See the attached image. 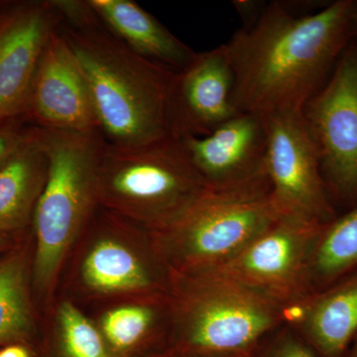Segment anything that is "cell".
I'll return each instance as SVG.
<instances>
[{
  "mask_svg": "<svg viewBox=\"0 0 357 357\" xmlns=\"http://www.w3.org/2000/svg\"><path fill=\"white\" fill-rule=\"evenodd\" d=\"M354 0L299 13L273 2L222 44L234 73L237 112L266 116L302 112L325 86L354 38Z\"/></svg>",
  "mask_w": 357,
  "mask_h": 357,
  "instance_id": "obj_1",
  "label": "cell"
},
{
  "mask_svg": "<svg viewBox=\"0 0 357 357\" xmlns=\"http://www.w3.org/2000/svg\"><path fill=\"white\" fill-rule=\"evenodd\" d=\"M61 30L83 72L98 131L109 145L137 146L170 134L168 98L176 70L141 57L102 29L88 2H55Z\"/></svg>",
  "mask_w": 357,
  "mask_h": 357,
  "instance_id": "obj_2",
  "label": "cell"
},
{
  "mask_svg": "<svg viewBox=\"0 0 357 357\" xmlns=\"http://www.w3.org/2000/svg\"><path fill=\"white\" fill-rule=\"evenodd\" d=\"M267 174L229 185H208L162 230L182 273L225 264L280 218Z\"/></svg>",
  "mask_w": 357,
  "mask_h": 357,
  "instance_id": "obj_3",
  "label": "cell"
},
{
  "mask_svg": "<svg viewBox=\"0 0 357 357\" xmlns=\"http://www.w3.org/2000/svg\"><path fill=\"white\" fill-rule=\"evenodd\" d=\"M48 162L34 210L37 237L35 278L46 287L98 194V166L105 141L100 132L31 129Z\"/></svg>",
  "mask_w": 357,
  "mask_h": 357,
  "instance_id": "obj_4",
  "label": "cell"
},
{
  "mask_svg": "<svg viewBox=\"0 0 357 357\" xmlns=\"http://www.w3.org/2000/svg\"><path fill=\"white\" fill-rule=\"evenodd\" d=\"M177 323L185 347L203 357L255 354L285 325V309L215 270L183 273Z\"/></svg>",
  "mask_w": 357,
  "mask_h": 357,
  "instance_id": "obj_5",
  "label": "cell"
},
{
  "mask_svg": "<svg viewBox=\"0 0 357 357\" xmlns=\"http://www.w3.org/2000/svg\"><path fill=\"white\" fill-rule=\"evenodd\" d=\"M182 140L173 134L146 144L103 147L98 194L166 227L206 188Z\"/></svg>",
  "mask_w": 357,
  "mask_h": 357,
  "instance_id": "obj_6",
  "label": "cell"
},
{
  "mask_svg": "<svg viewBox=\"0 0 357 357\" xmlns=\"http://www.w3.org/2000/svg\"><path fill=\"white\" fill-rule=\"evenodd\" d=\"M335 208L357 203V39L302 110Z\"/></svg>",
  "mask_w": 357,
  "mask_h": 357,
  "instance_id": "obj_7",
  "label": "cell"
},
{
  "mask_svg": "<svg viewBox=\"0 0 357 357\" xmlns=\"http://www.w3.org/2000/svg\"><path fill=\"white\" fill-rule=\"evenodd\" d=\"M324 227L298 218L280 217L238 255L211 270L287 310L312 295L310 265Z\"/></svg>",
  "mask_w": 357,
  "mask_h": 357,
  "instance_id": "obj_8",
  "label": "cell"
},
{
  "mask_svg": "<svg viewBox=\"0 0 357 357\" xmlns=\"http://www.w3.org/2000/svg\"><path fill=\"white\" fill-rule=\"evenodd\" d=\"M267 132L266 170L281 217L326 225L338 213L326 191L316 147L302 112L262 116Z\"/></svg>",
  "mask_w": 357,
  "mask_h": 357,
  "instance_id": "obj_9",
  "label": "cell"
},
{
  "mask_svg": "<svg viewBox=\"0 0 357 357\" xmlns=\"http://www.w3.org/2000/svg\"><path fill=\"white\" fill-rule=\"evenodd\" d=\"M234 73L223 45L197 53L175 73L168 98L169 130L177 137L208 135L239 114L232 103Z\"/></svg>",
  "mask_w": 357,
  "mask_h": 357,
  "instance_id": "obj_10",
  "label": "cell"
},
{
  "mask_svg": "<svg viewBox=\"0 0 357 357\" xmlns=\"http://www.w3.org/2000/svg\"><path fill=\"white\" fill-rule=\"evenodd\" d=\"M53 3L24 4L0 20V126L26 112L47 42L58 27Z\"/></svg>",
  "mask_w": 357,
  "mask_h": 357,
  "instance_id": "obj_11",
  "label": "cell"
},
{
  "mask_svg": "<svg viewBox=\"0 0 357 357\" xmlns=\"http://www.w3.org/2000/svg\"><path fill=\"white\" fill-rule=\"evenodd\" d=\"M27 110L38 128L100 132L86 79L58 27L42 54Z\"/></svg>",
  "mask_w": 357,
  "mask_h": 357,
  "instance_id": "obj_12",
  "label": "cell"
},
{
  "mask_svg": "<svg viewBox=\"0 0 357 357\" xmlns=\"http://www.w3.org/2000/svg\"><path fill=\"white\" fill-rule=\"evenodd\" d=\"M181 140L206 185L241 184L266 173L267 132L259 115L239 112L208 135Z\"/></svg>",
  "mask_w": 357,
  "mask_h": 357,
  "instance_id": "obj_13",
  "label": "cell"
},
{
  "mask_svg": "<svg viewBox=\"0 0 357 357\" xmlns=\"http://www.w3.org/2000/svg\"><path fill=\"white\" fill-rule=\"evenodd\" d=\"M285 325L321 357H344L357 338V271L285 310Z\"/></svg>",
  "mask_w": 357,
  "mask_h": 357,
  "instance_id": "obj_14",
  "label": "cell"
},
{
  "mask_svg": "<svg viewBox=\"0 0 357 357\" xmlns=\"http://www.w3.org/2000/svg\"><path fill=\"white\" fill-rule=\"evenodd\" d=\"M88 4L107 29L141 57L178 72L196 56L136 2L89 0Z\"/></svg>",
  "mask_w": 357,
  "mask_h": 357,
  "instance_id": "obj_15",
  "label": "cell"
},
{
  "mask_svg": "<svg viewBox=\"0 0 357 357\" xmlns=\"http://www.w3.org/2000/svg\"><path fill=\"white\" fill-rule=\"evenodd\" d=\"M47 169L46 155L29 130L24 144L0 167V232L27 222L43 189Z\"/></svg>",
  "mask_w": 357,
  "mask_h": 357,
  "instance_id": "obj_16",
  "label": "cell"
},
{
  "mask_svg": "<svg viewBox=\"0 0 357 357\" xmlns=\"http://www.w3.org/2000/svg\"><path fill=\"white\" fill-rule=\"evenodd\" d=\"M357 271V203L319 232L310 265L312 294Z\"/></svg>",
  "mask_w": 357,
  "mask_h": 357,
  "instance_id": "obj_17",
  "label": "cell"
},
{
  "mask_svg": "<svg viewBox=\"0 0 357 357\" xmlns=\"http://www.w3.org/2000/svg\"><path fill=\"white\" fill-rule=\"evenodd\" d=\"M86 284L100 292H121L149 287L151 277L128 248L112 239H102L84 259Z\"/></svg>",
  "mask_w": 357,
  "mask_h": 357,
  "instance_id": "obj_18",
  "label": "cell"
},
{
  "mask_svg": "<svg viewBox=\"0 0 357 357\" xmlns=\"http://www.w3.org/2000/svg\"><path fill=\"white\" fill-rule=\"evenodd\" d=\"M30 328L25 267L13 257L0 264V342L23 337Z\"/></svg>",
  "mask_w": 357,
  "mask_h": 357,
  "instance_id": "obj_19",
  "label": "cell"
},
{
  "mask_svg": "<svg viewBox=\"0 0 357 357\" xmlns=\"http://www.w3.org/2000/svg\"><path fill=\"white\" fill-rule=\"evenodd\" d=\"M59 319L70 357H107L100 333L76 307L70 303L63 304Z\"/></svg>",
  "mask_w": 357,
  "mask_h": 357,
  "instance_id": "obj_20",
  "label": "cell"
},
{
  "mask_svg": "<svg viewBox=\"0 0 357 357\" xmlns=\"http://www.w3.org/2000/svg\"><path fill=\"white\" fill-rule=\"evenodd\" d=\"M154 321L155 312L150 307H117L103 318V333L115 347L126 349L144 337Z\"/></svg>",
  "mask_w": 357,
  "mask_h": 357,
  "instance_id": "obj_21",
  "label": "cell"
},
{
  "mask_svg": "<svg viewBox=\"0 0 357 357\" xmlns=\"http://www.w3.org/2000/svg\"><path fill=\"white\" fill-rule=\"evenodd\" d=\"M255 352V357H321L287 325L268 335Z\"/></svg>",
  "mask_w": 357,
  "mask_h": 357,
  "instance_id": "obj_22",
  "label": "cell"
},
{
  "mask_svg": "<svg viewBox=\"0 0 357 357\" xmlns=\"http://www.w3.org/2000/svg\"><path fill=\"white\" fill-rule=\"evenodd\" d=\"M28 133L29 131L16 130L7 126V124L0 126V167L3 166L24 144Z\"/></svg>",
  "mask_w": 357,
  "mask_h": 357,
  "instance_id": "obj_23",
  "label": "cell"
},
{
  "mask_svg": "<svg viewBox=\"0 0 357 357\" xmlns=\"http://www.w3.org/2000/svg\"><path fill=\"white\" fill-rule=\"evenodd\" d=\"M0 357H30L29 352L26 351L24 347H6L0 351Z\"/></svg>",
  "mask_w": 357,
  "mask_h": 357,
  "instance_id": "obj_24",
  "label": "cell"
},
{
  "mask_svg": "<svg viewBox=\"0 0 357 357\" xmlns=\"http://www.w3.org/2000/svg\"><path fill=\"white\" fill-rule=\"evenodd\" d=\"M344 357H357V338L349 347V351L347 352Z\"/></svg>",
  "mask_w": 357,
  "mask_h": 357,
  "instance_id": "obj_25",
  "label": "cell"
},
{
  "mask_svg": "<svg viewBox=\"0 0 357 357\" xmlns=\"http://www.w3.org/2000/svg\"><path fill=\"white\" fill-rule=\"evenodd\" d=\"M354 38L357 39V0L354 3Z\"/></svg>",
  "mask_w": 357,
  "mask_h": 357,
  "instance_id": "obj_26",
  "label": "cell"
},
{
  "mask_svg": "<svg viewBox=\"0 0 357 357\" xmlns=\"http://www.w3.org/2000/svg\"><path fill=\"white\" fill-rule=\"evenodd\" d=\"M3 239L1 238V237H0V248H2V245H3Z\"/></svg>",
  "mask_w": 357,
  "mask_h": 357,
  "instance_id": "obj_27",
  "label": "cell"
},
{
  "mask_svg": "<svg viewBox=\"0 0 357 357\" xmlns=\"http://www.w3.org/2000/svg\"><path fill=\"white\" fill-rule=\"evenodd\" d=\"M234 357H255V354H250V356H234Z\"/></svg>",
  "mask_w": 357,
  "mask_h": 357,
  "instance_id": "obj_28",
  "label": "cell"
},
{
  "mask_svg": "<svg viewBox=\"0 0 357 357\" xmlns=\"http://www.w3.org/2000/svg\"><path fill=\"white\" fill-rule=\"evenodd\" d=\"M0 20H1V17H0Z\"/></svg>",
  "mask_w": 357,
  "mask_h": 357,
  "instance_id": "obj_29",
  "label": "cell"
}]
</instances>
